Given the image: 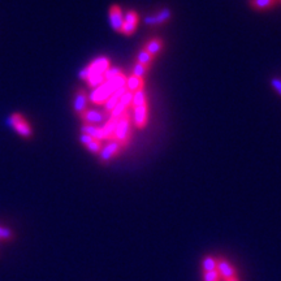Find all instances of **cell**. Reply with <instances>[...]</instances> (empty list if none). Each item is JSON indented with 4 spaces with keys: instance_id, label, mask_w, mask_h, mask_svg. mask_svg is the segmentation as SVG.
Here are the masks:
<instances>
[{
    "instance_id": "cell-26",
    "label": "cell",
    "mask_w": 281,
    "mask_h": 281,
    "mask_svg": "<svg viewBox=\"0 0 281 281\" xmlns=\"http://www.w3.org/2000/svg\"><path fill=\"white\" fill-rule=\"evenodd\" d=\"M278 3H280V4H281V0H278Z\"/></svg>"
},
{
    "instance_id": "cell-24",
    "label": "cell",
    "mask_w": 281,
    "mask_h": 281,
    "mask_svg": "<svg viewBox=\"0 0 281 281\" xmlns=\"http://www.w3.org/2000/svg\"><path fill=\"white\" fill-rule=\"evenodd\" d=\"M271 86L273 88V90L277 93V95L281 97V79L280 78H272L271 79Z\"/></svg>"
},
{
    "instance_id": "cell-1",
    "label": "cell",
    "mask_w": 281,
    "mask_h": 281,
    "mask_svg": "<svg viewBox=\"0 0 281 281\" xmlns=\"http://www.w3.org/2000/svg\"><path fill=\"white\" fill-rule=\"evenodd\" d=\"M132 117H130L129 112H125L120 117L117 118L115 128V137L113 139L120 142L121 145L127 147L133 138V124H132Z\"/></svg>"
},
{
    "instance_id": "cell-8",
    "label": "cell",
    "mask_w": 281,
    "mask_h": 281,
    "mask_svg": "<svg viewBox=\"0 0 281 281\" xmlns=\"http://www.w3.org/2000/svg\"><path fill=\"white\" fill-rule=\"evenodd\" d=\"M108 20L113 31L121 33V29L124 25V12L118 4H112L108 8Z\"/></svg>"
},
{
    "instance_id": "cell-5",
    "label": "cell",
    "mask_w": 281,
    "mask_h": 281,
    "mask_svg": "<svg viewBox=\"0 0 281 281\" xmlns=\"http://www.w3.org/2000/svg\"><path fill=\"white\" fill-rule=\"evenodd\" d=\"M73 112L76 113L77 117H81L85 111L88 109L89 95L88 91L84 88H77L73 93Z\"/></svg>"
},
{
    "instance_id": "cell-17",
    "label": "cell",
    "mask_w": 281,
    "mask_h": 281,
    "mask_svg": "<svg viewBox=\"0 0 281 281\" xmlns=\"http://www.w3.org/2000/svg\"><path fill=\"white\" fill-rule=\"evenodd\" d=\"M154 60H155L154 56H152L151 54H148V52L145 50V47L142 46V47L139 49L138 54H137L136 56V63L141 64V65H143V67L147 68V69L150 70L152 67V64H154Z\"/></svg>"
},
{
    "instance_id": "cell-7",
    "label": "cell",
    "mask_w": 281,
    "mask_h": 281,
    "mask_svg": "<svg viewBox=\"0 0 281 281\" xmlns=\"http://www.w3.org/2000/svg\"><path fill=\"white\" fill-rule=\"evenodd\" d=\"M148 113H150L148 102L145 103V104H141V106H138V107H134L133 108V125L136 129L142 130L147 127Z\"/></svg>"
},
{
    "instance_id": "cell-20",
    "label": "cell",
    "mask_w": 281,
    "mask_h": 281,
    "mask_svg": "<svg viewBox=\"0 0 281 281\" xmlns=\"http://www.w3.org/2000/svg\"><path fill=\"white\" fill-rule=\"evenodd\" d=\"M16 234L12 229L6 225L0 224V242H12L15 241Z\"/></svg>"
},
{
    "instance_id": "cell-2",
    "label": "cell",
    "mask_w": 281,
    "mask_h": 281,
    "mask_svg": "<svg viewBox=\"0 0 281 281\" xmlns=\"http://www.w3.org/2000/svg\"><path fill=\"white\" fill-rule=\"evenodd\" d=\"M9 124L13 128L16 133L21 138L31 139L34 136V129L26 117L20 112H15L9 116Z\"/></svg>"
},
{
    "instance_id": "cell-22",
    "label": "cell",
    "mask_w": 281,
    "mask_h": 281,
    "mask_svg": "<svg viewBox=\"0 0 281 281\" xmlns=\"http://www.w3.org/2000/svg\"><path fill=\"white\" fill-rule=\"evenodd\" d=\"M147 73H148L147 68H145L143 65H141V64H138L134 61L133 69H132V74H133V76L139 77V78H145Z\"/></svg>"
},
{
    "instance_id": "cell-9",
    "label": "cell",
    "mask_w": 281,
    "mask_h": 281,
    "mask_svg": "<svg viewBox=\"0 0 281 281\" xmlns=\"http://www.w3.org/2000/svg\"><path fill=\"white\" fill-rule=\"evenodd\" d=\"M139 24V16L134 9H129L124 16V25L121 29V34L125 36H132L137 31Z\"/></svg>"
},
{
    "instance_id": "cell-14",
    "label": "cell",
    "mask_w": 281,
    "mask_h": 281,
    "mask_svg": "<svg viewBox=\"0 0 281 281\" xmlns=\"http://www.w3.org/2000/svg\"><path fill=\"white\" fill-rule=\"evenodd\" d=\"M164 46L166 45H164L163 38H160V36H152V38L146 41L143 47H145V50L148 52V54H151L152 56L156 59L157 55H160L162 51L164 50Z\"/></svg>"
},
{
    "instance_id": "cell-15",
    "label": "cell",
    "mask_w": 281,
    "mask_h": 281,
    "mask_svg": "<svg viewBox=\"0 0 281 281\" xmlns=\"http://www.w3.org/2000/svg\"><path fill=\"white\" fill-rule=\"evenodd\" d=\"M81 133L88 134V136L93 137L95 139L99 141H104L106 139V134H104V129L103 125H90V124H82L81 127Z\"/></svg>"
},
{
    "instance_id": "cell-4",
    "label": "cell",
    "mask_w": 281,
    "mask_h": 281,
    "mask_svg": "<svg viewBox=\"0 0 281 281\" xmlns=\"http://www.w3.org/2000/svg\"><path fill=\"white\" fill-rule=\"evenodd\" d=\"M124 146L121 145L120 142L112 139V141H107L106 145H103L102 150L98 155H99V163L102 166H107L111 163L112 160H115L116 157L124 151Z\"/></svg>"
},
{
    "instance_id": "cell-3",
    "label": "cell",
    "mask_w": 281,
    "mask_h": 281,
    "mask_svg": "<svg viewBox=\"0 0 281 281\" xmlns=\"http://www.w3.org/2000/svg\"><path fill=\"white\" fill-rule=\"evenodd\" d=\"M111 68V60L108 58H98L95 60L91 61L89 65H86L84 69L79 72V78L82 81H86L89 76H93V74H106L107 70Z\"/></svg>"
},
{
    "instance_id": "cell-18",
    "label": "cell",
    "mask_w": 281,
    "mask_h": 281,
    "mask_svg": "<svg viewBox=\"0 0 281 281\" xmlns=\"http://www.w3.org/2000/svg\"><path fill=\"white\" fill-rule=\"evenodd\" d=\"M127 89L130 93L143 90L145 89V78H139V77H136L132 74L129 78H127Z\"/></svg>"
},
{
    "instance_id": "cell-16",
    "label": "cell",
    "mask_w": 281,
    "mask_h": 281,
    "mask_svg": "<svg viewBox=\"0 0 281 281\" xmlns=\"http://www.w3.org/2000/svg\"><path fill=\"white\" fill-rule=\"evenodd\" d=\"M278 4V0H249V6L257 12H266L271 11Z\"/></svg>"
},
{
    "instance_id": "cell-12",
    "label": "cell",
    "mask_w": 281,
    "mask_h": 281,
    "mask_svg": "<svg viewBox=\"0 0 281 281\" xmlns=\"http://www.w3.org/2000/svg\"><path fill=\"white\" fill-rule=\"evenodd\" d=\"M82 120V124L90 125H103L106 123V113L97 111V109H86L85 113L79 117Z\"/></svg>"
},
{
    "instance_id": "cell-19",
    "label": "cell",
    "mask_w": 281,
    "mask_h": 281,
    "mask_svg": "<svg viewBox=\"0 0 281 281\" xmlns=\"http://www.w3.org/2000/svg\"><path fill=\"white\" fill-rule=\"evenodd\" d=\"M218 269V257L206 255L202 259V272H210Z\"/></svg>"
},
{
    "instance_id": "cell-13",
    "label": "cell",
    "mask_w": 281,
    "mask_h": 281,
    "mask_svg": "<svg viewBox=\"0 0 281 281\" xmlns=\"http://www.w3.org/2000/svg\"><path fill=\"white\" fill-rule=\"evenodd\" d=\"M79 142L91 154H99L103 147L102 141L93 138V137L88 136V134H79Z\"/></svg>"
},
{
    "instance_id": "cell-6",
    "label": "cell",
    "mask_w": 281,
    "mask_h": 281,
    "mask_svg": "<svg viewBox=\"0 0 281 281\" xmlns=\"http://www.w3.org/2000/svg\"><path fill=\"white\" fill-rule=\"evenodd\" d=\"M113 93H115V89L112 84L109 81H106L104 84L94 89L93 94L89 97V100L93 102L94 104H104Z\"/></svg>"
},
{
    "instance_id": "cell-10",
    "label": "cell",
    "mask_w": 281,
    "mask_h": 281,
    "mask_svg": "<svg viewBox=\"0 0 281 281\" xmlns=\"http://www.w3.org/2000/svg\"><path fill=\"white\" fill-rule=\"evenodd\" d=\"M172 17V12L170 8H163L160 9L157 13H150L148 16H146L145 24L148 25L150 27H156L160 25L167 24Z\"/></svg>"
},
{
    "instance_id": "cell-25",
    "label": "cell",
    "mask_w": 281,
    "mask_h": 281,
    "mask_svg": "<svg viewBox=\"0 0 281 281\" xmlns=\"http://www.w3.org/2000/svg\"><path fill=\"white\" fill-rule=\"evenodd\" d=\"M225 281H241V280H239V277H238V276H237V277L229 278V280H225Z\"/></svg>"
},
{
    "instance_id": "cell-23",
    "label": "cell",
    "mask_w": 281,
    "mask_h": 281,
    "mask_svg": "<svg viewBox=\"0 0 281 281\" xmlns=\"http://www.w3.org/2000/svg\"><path fill=\"white\" fill-rule=\"evenodd\" d=\"M202 280L203 281H221L220 275H219L218 269L215 271H210V272H202Z\"/></svg>"
},
{
    "instance_id": "cell-21",
    "label": "cell",
    "mask_w": 281,
    "mask_h": 281,
    "mask_svg": "<svg viewBox=\"0 0 281 281\" xmlns=\"http://www.w3.org/2000/svg\"><path fill=\"white\" fill-rule=\"evenodd\" d=\"M147 102L148 100H147V95H146L145 93V89L133 93V98H132V106H133V108L134 107L141 106V104H145V103Z\"/></svg>"
},
{
    "instance_id": "cell-11",
    "label": "cell",
    "mask_w": 281,
    "mask_h": 281,
    "mask_svg": "<svg viewBox=\"0 0 281 281\" xmlns=\"http://www.w3.org/2000/svg\"><path fill=\"white\" fill-rule=\"evenodd\" d=\"M218 272L220 275L221 280H229V278L237 277V269L236 267L230 263L227 258L218 257Z\"/></svg>"
}]
</instances>
